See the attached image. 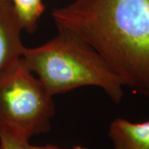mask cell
Returning <instances> with one entry per match:
<instances>
[{
    "mask_svg": "<svg viewBox=\"0 0 149 149\" xmlns=\"http://www.w3.org/2000/svg\"><path fill=\"white\" fill-rule=\"evenodd\" d=\"M52 16L90 44L124 86L149 98V0H74Z\"/></svg>",
    "mask_w": 149,
    "mask_h": 149,
    "instance_id": "1",
    "label": "cell"
},
{
    "mask_svg": "<svg viewBox=\"0 0 149 149\" xmlns=\"http://www.w3.org/2000/svg\"><path fill=\"white\" fill-rule=\"evenodd\" d=\"M57 30L56 37L41 46L25 47L22 60L26 67L53 96L80 87L95 86L118 104L124 87L119 76L82 38L64 28Z\"/></svg>",
    "mask_w": 149,
    "mask_h": 149,
    "instance_id": "2",
    "label": "cell"
},
{
    "mask_svg": "<svg viewBox=\"0 0 149 149\" xmlns=\"http://www.w3.org/2000/svg\"><path fill=\"white\" fill-rule=\"evenodd\" d=\"M53 95L23 64L0 78V128L30 139L50 131Z\"/></svg>",
    "mask_w": 149,
    "mask_h": 149,
    "instance_id": "3",
    "label": "cell"
},
{
    "mask_svg": "<svg viewBox=\"0 0 149 149\" xmlns=\"http://www.w3.org/2000/svg\"><path fill=\"white\" fill-rule=\"evenodd\" d=\"M22 31L12 3L8 0L0 3V78L21 61L25 48Z\"/></svg>",
    "mask_w": 149,
    "mask_h": 149,
    "instance_id": "4",
    "label": "cell"
},
{
    "mask_svg": "<svg viewBox=\"0 0 149 149\" xmlns=\"http://www.w3.org/2000/svg\"><path fill=\"white\" fill-rule=\"evenodd\" d=\"M113 149H149V120L133 123L115 118L109 128Z\"/></svg>",
    "mask_w": 149,
    "mask_h": 149,
    "instance_id": "5",
    "label": "cell"
},
{
    "mask_svg": "<svg viewBox=\"0 0 149 149\" xmlns=\"http://www.w3.org/2000/svg\"><path fill=\"white\" fill-rule=\"evenodd\" d=\"M12 3L22 30L34 32L45 7L42 0H8Z\"/></svg>",
    "mask_w": 149,
    "mask_h": 149,
    "instance_id": "6",
    "label": "cell"
},
{
    "mask_svg": "<svg viewBox=\"0 0 149 149\" xmlns=\"http://www.w3.org/2000/svg\"><path fill=\"white\" fill-rule=\"evenodd\" d=\"M29 139L20 134L0 128V149H30Z\"/></svg>",
    "mask_w": 149,
    "mask_h": 149,
    "instance_id": "7",
    "label": "cell"
},
{
    "mask_svg": "<svg viewBox=\"0 0 149 149\" xmlns=\"http://www.w3.org/2000/svg\"><path fill=\"white\" fill-rule=\"evenodd\" d=\"M30 149H64V148H60L56 146H52V145H46V146H33L31 145L30 146ZM70 149H89L85 147L82 146H75L73 147L72 148Z\"/></svg>",
    "mask_w": 149,
    "mask_h": 149,
    "instance_id": "8",
    "label": "cell"
},
{
    "mask_svg": "<svg viewBox=\"0 0 149 149\" xmlns=\"http://www.w3.org/2000/svg\"><path fill=\"white\" fill-rule=\"evenodd\" d=\"M3 1H5V0H0V3H2V2H3Z\"/></svg>",
    "mask_w": 149,
    "mask_h": 149,
    "instance_id": "9",
    "label": "cell"
}]
</instances>
